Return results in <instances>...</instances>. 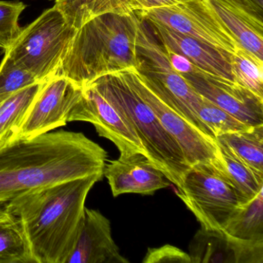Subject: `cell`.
Returning <instances> with one entry per match:
<instances>
[{
	"mask_svg": "<svg viewBox=\"0 0 263 263\" xmlns=\"http://www.w3.org/2000/svg\"><path fill=\"white\" fill-rule=\"evenodd\" d=\"M107 153L84 134L59 130L0 147V201L64 181L104 174Z\"/></svg>",
	"mask_w": 263,
	"mask_h": 263,
	"instance_id": "6da1fadb",
	"label": "cell"
},
{
	"mask_svg": "<svg viewBox=\"0 0 263 263\" xmlns=\"http://www.w3.org/2000/svg\"><path fill=\"white\" fill-rule=\"evenodd\" d=\"M104 174L64 181L12 198L35 263H67L74 247L90 189Z\"/></svg>",
	"mask_w": 263,
	"mask_h": 263,
	"instance_id": "7a4b0ae2",
	"label": "cell"
},
{
	"mask_svg": "<svg viewBox=\"0 0 263 263\" xmlns=\"http://www.w3.org/2000/svg\"><path fill=\"white\" fill-rule=\"evenodd\" d=\"M138 18L136 13H107L84 24L55 75L82 87L104 75L138 68Z\"/></svg>",
	"mask_w": 263,
	"mask_h": 263,
	"instance_id": "3957f363",
	"label": "cell"
},
{
	"mask_svg": "<svg viewBox=\"0 0 263 263\" xmlns=\"http://www.w3.org/2000/svg\"><path fill=\"white\" fill-rule=\"evenodd\" d=\"M90 84L127 118L149 161L169 181L179 187L191 166L178 143L166 130L153 110L127 84L121 72L104 75Z\"/></svg>",
	"mask_w": 263,
	"mask_h": 263,
	"instance_id": "277c9868",
	"label": "cell"
},
{
	"mask_svg": "<svg viewBox=\"0 0 263 263\" xmlns=\"http://www.w3.org/2000/svg\"><path fill=\"white\" fill-rule=\"evenodd\" d=\"M138 16L137 70L141 79L172 110L215 139L212 130L200 121L197 115V109L202 101V97L172 68L162 44H159L160 41L154 34L148 23L138 14Z\"/></svg>",
	"mask_w": 263,
	"mask_h": 263,
	"instance_id": "5b68a950",
	"label": "cell"
},
{
	"mask_svg": "<svg viewBox=\"0 0 263 263\" xmlns=\"http://www.w3.org/2000/svg\"><path fill=\"white\" fill-rule=\"evenodd\" d=\"M53 7L23 28L5 54L31 73L40 82L54 76L67 55L77 32Z\"/></svg>",
	"mask_w": 263,
	"mask_h": 263,
	"instance_id": "8992f818",
	"label": "cell"
},
{
	"mask_svg": "<svg viewBox=\"0 0 263 263\" xmlns=\"http://www.w3.org/2000/svg\"><path fill=\"white\" fill-rule=\"evenodd\" d=\"M176 195L206 229H224L241 204L239 194L226 174L204 163L191 166Z\"/></svg>",
	"mask_w": 263,
	"mask_h": 263,
	"instance_id": "52a82bcc",
	"label": "cell"
},
{
	"mask_svg": "<svg viewBox=\"0 0 263 263\" xmlns=\"http://www.w3.org/2000/svg\"><path fill=\"white\" fill-rule=\"evenodd\" d=\"M137 13L143 19L164 24L229 55L244 49L208 0H192Z\"/></svg>",
	"mask_w": 263,
	"mask_h": 263,
	"instance_id": "ba28073f",
	"label": "cell"
},
{
	"mask_svg": "<svg viewBox=\"0 0 263 263\" xmlns=\"http://www.w3.org/2000/svg\"><path fill=\"white\" fill-rule=\"evenodd\" d=\"M120 72L178 143L189 165L198 163L212 164L226 173L216 140L203 133L161 101L143 81L137 69Z\"/></svg>",
	"mask_w": 263,
	"mask_h": 263,
	"instance_id": "9c48e42d",
	"label": "cell"
},
{
	"mask_svg": "<svg viewBox=\"0 0 263 263\" xmlns=\"http://www.w3.org/2000/svg\"><path fill=\"white\" fill-rule=\"evenodd\" d=\"M82 90V96L72 110L69 122L93 124L100 136L117 146L121 158L139 153L146 155L135 129L122 113L90 83L83 86Z\"/></svg>",
	"mask_w": 263,
	"mask_h": 263,
	"instance_id": "30bf717a",
	"label": "cell"
},
{
	"mask_svg": "<svg viewBox=\"0 0 263 263\" xmlns=\"http://www.w3.org/2000/svg\"><path fill=\"white\" fill-rule=\"evenodd\" d=\"M82 91L65 77H52L35 98L16 139H29L65 126Z\"/></svg>",
	"mask_w": 263,
	"mask_h": 263,
	"instance_id": "8fae6325",
	"label": "cell"
},
{
	"mask_svg": "<svg viewBox=\"0 0 263 263\" xmlns=\"http://www.w3.org/2000/svg\"><path fill=\"white\" fill-rule=\"evenodd\" d=\"M202 98L247 125H263V99L237 83L211 76L198 68L181 74Z\"/></svg>",
	"mask_w": 263,
	"mask_h": 263,
	"instance_id": "7c38bea8",
	"label": "cell"
},
{
	"mask_svg": "<svg viewBox=\"0 0 263 263\" xmlns=\"http://www.w3.org/2000/svg\"><path fill=\"white\" fill-rule=\"evenodd\" d=\"M192 263H263V240H245L201 227L189 243Z\"/></svg>",
	"mask_w": 263,
	"mask_h": 263,
	"instance_id": "4fadbf2b",
	"label": "cell"
},
{
	"mask_svg": "<svg viewBox=\"0 0 263 263\" xmlns=\"http://www.w3.org/2000/svg\"><path fill=\"white\" fill-rule=\"evenodd\" d=\"M146 21L162 45L187 58L201 71L224 81L236 83L231 65L232 55L220 51L195 38L175 31L164 24L156 21Z\"/></svg>",
	"mask_w": 263,
	"mask_h": 263,
	"instance_id": "5bb4252c",
	"label": "cell"
},
{
	"mask_svg": "<svg viewBox=\"0 0 263 263\" xmlns=\"http://www.w3.org/2000/svg\"><path fill=\"white\" fill-rule=\"evenodd\" d=\"M67 263H129L112 238L110 220L95 209H84L74 247Z\"/></svg>",
	"mask_w": 263,
	"mask_h": 263,
	"instance_id": "9a60e30c",
	"label": "cell"
},
{
	"mask_svg": "<svg viewBox=\"0 0 263 263\" xmlns=\"http://www.w3.org/2000/svg\"><path fill=\"white\" fill-rule=\"evenodd\" d=\"M104 168L114 196L126 193L152 195L170 186L165 175L144 154L107 161Z\"/></svg>",
	"mask_w": 263,
	"mask_h": 263,
	"instance_id": "2e32d148",
	"label": "cell"
},
{
	"mask_svg": "<svg viewBox=\"0 0 263 263\" xmlns=\"http://www.w3.org/2000/svg\"><path fill=\"white\" fill-rule=\"evenodd\" d=\"M240 45L263 61L262 0H208Z\"/></svg>",
	"mask_w": 263,
	"mask_h": 263,
	"instance_id": "e0dca14e",
	"label": "cell"
},
{
	"mask_svg": "<svg viewBox=\"0 0 263 263\" xmlns=\"http://www.w3.org/2000/svg\"><path fill=\"white\" fill-rule=\"evenodd\" d=\"M0 263H35L22 221L8 201H0Z\"/></svg>",
	"mask_w": 263,
	"mask_h": 263,
	"instance_id": "ac0fdd59",
	"label": "cell"
},
{
	"mask_svg": "<svg viewBox=\"0 0 263 263\" xmlns=\"http://www.w3.org/2000/svg\"><path fill=\"white\" fill-rule=\"evenodd\" d=\"M54 7L76 30L101 15L135 13L130 0H55Z\"/></svg>",
	"mask_w": 263,
	"mask_h": 263,
	"instance_id": "d6986e66",
	"label": "cell"
},
{
	"mask_svg": "<svg viewBox=\"0 0 263 263\" xmlns=\"http://www.w3.org/2000/svg\"><path fill=\"white\" fill-rule=\"evenodd\" d=\"M44 83L26 87L0 102V147L16 139L30 106Z\"/></svg>",
	"mask_w": 263,
	"mask_h": 263,
	"instance_id": "ffe728a7",
	"label": "cell"
},
{
	"mask_svg": "<svg viewBox=\"0 0 263 263\" xmlns=\"http://www.w3.org/2000/svg\"><path fill=\"white\" fill-rule=\"evenodd\" d=\"M215 140L224 162L226 177L239 194L241 204H245L263 189V174L249 167L222 141Z\"/></svg>",
	"mask_w": 263,
	"mask_h": 263,
	"instance_id": "44dd1931",
	"label": "cell"
},
{
	"mask_svg": "<svg viewBox=\"0 0 263 263\" xmlns=\"http://www.w3.org/2000/svg\"><path fill=\"white\" fill-rule=\"evenodd\" d=\"M223 230L241 239L263 240V189L237 208Z\"/></svg>",
	"mask_w": 263,
	"mask_h": 263,
	"instance_id": "7402d4cb",
	"label": "cell"
},
{
	"mask_svg": "<svg viewBox=\"0 0 263 263\" xmlns=\"http://www.w3.org/2000/svg\"><path fill=\"white\" fill-rule=\"evenodd\" d=\"M215 139L224 143L249 167L263 174V125L220 135Z\"/></svg>",
	"mask_w": 263,
	"mask_h": 263,
	"instance_id": "603a6c76",
	"label": "cell"
},
{
	"mask_svg": "<svg viewBox=\"0 0 263 263\" xmlns=\"http://www.w3.org/2000/svg\"><path fill=\"white\" fill-rule=\"evenodd\" d=\"M231 65L235 82L263 99V61L241 49L231 56Z\"/></svg>",
	"mask_w": 263,
	"mask_h": 263,
	"instance_id": "cb8c5ba5",
	"label": "cell"
},
{
	"mask_svg": "<svg viewBox=\"0 0 263 263\" xmlns=\"http://www.w3.org/2000/svg\"><path fill=\"white\" fill-rule=\"evenodd\" d=\"M196 113L200 121L212 130L215 138L232 132L248 130L251 127L204 98Z\"/></svg>",
	"mask_w": 263,
	"mask_h": 263,
	"instance_id": "d4e9b609",
	"label": "cell"
},
{
	"mask_svg": "<svg viewBox=\"0 0 263 263\" xmlns=\"http://www.w3.org/2000/svg\"><path fill=\"white\" fill-rule=\"evenodd\" d=\"M38 80L5 54L0 64V102L13 93L34 85Z\"/></svg>",
	"mask_w": 263,
	"mask_h": 263,
	"instance_id": "484cf974",
	"label": "cell"
},
{
	"mask_svg": "<svg viewBox=\"0 0 263 263\" xmlns=\"http://www.w3.org/2000/svg\"><path fill=\"white\" fill-rule=\"evenodd\" d=\"M25 8V4L21 2L0 1V48L5 51L12 47L22 31L19 18Z\"/></svg>",
	"mask_w": 263,
	"mask_h": 263,
	"instance_id": "4316f807",
	"label": "cell"
},
{
	"mask_svg": "<svg viewBox=\"0 0 263 263\" xmlns=\"http://www.w3.org/2000/svg\"><path fill=\"white\" fill-rule=\"evenodd\" d=\"M143 263H192L189 252L172 245L149 248Z\"/></svg>",
	"mask_w": 263,
	"mask_h": 263,
	"instance_id": "83f0119b",
	"label": "cell"
},
{
	"mask_svg": "<svg viewBox=\"0 0 263 263\" xmlns=\"http://www.w3.org/2000/svg\"><path fill=\"white\" fill-rule=\"evenodd\" d=\"M162 46L164 47L166 55H167V59L170 62L171 66L175 71L178 72L180 74H184V73L193 72L196 69V67L187 58L172 51L171 49H169L166 46Z\"/></svg>",
	"mask_w": 263,
	"mask_h": 263,
	"instance_id": "f1b7e54d",
	"label": "cell"
},
{
	"mask_svg": "<svg viewBox=\"0 0 263 263\" xmlns=\"http://www.w3.org/2000/svg\"><path fill=\"white\" fill-rule=\"evenodd\" d=\"M130 7L134 13L144 11L157 7L176 5L192 0H130Z\"/></svg>",
	"mask_w": 263,
	"mask_h": 263,
	"instance_id": "f546056e",
	"label": "cell"
}]
</instances>
